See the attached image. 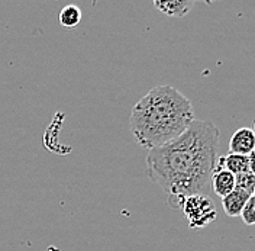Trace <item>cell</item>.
<instances>
[{"mask_svg": "<svg viewBox=\"0 0 255 251\" xmlns=\"http://www.w3.org/2000/svg\"><path fill=\"white\" fill-rule=\"evenodd\" d=\"M215 170H226L232 173L234 176H238L241 173L250 172L248 169V156H239V154H228L218 157Z\"/></svg>", "mask_w": 255, "mask_h": 251, "instance_id": "5", "label": "cell"}, {"mask_svg": "<svg viewBox=\"0 0 255 251\" xmlns=\"http://www.w3.org/2000/svg\"><path fill=\"white\" fill-rule=\"evenodd\" d=\"M219 128L210 121L194 119L173 141L148 151L146 176L178 209L184 198L205 195L218 161Z\"/></svg>", "mask_w": 255, "mask_h": 251, "instance_id": "1", "label": "cell"}, {"mask_svg": "<svg viewBox=\"0 0 255 251\" xmlns=\"http://www.w3.org/2000/svg\"><path fill=\"white\" fill-rule=\"evenodd\" d=\"M253 196H255V189H254V193H253Z\"/></svg>", "mask_w": 255, "mask_h": 251, "instance_id": "14", "label": "cell"}, {"mask_svg": "<svg viewBox=\"0 0 255 251\" xmlns=\"http://www.w3.org/2000/svg\"><path fill=\"white\" fill-rule=\"evenodd\" d=\"M81 17H83L81 9H80L79 6H76V4L64 6L63 9H61V12H60V16H58L61 26L70 28V29L79 26L80 22H81Z\"/></svg>", "mask_w": 255, "mask_h": 251, "instance_id": "9", "label": "cell"}, {"mask_svg": "<svg viewBox=\"0 0 255 251\" xmlns=\"http://www.w3.org/2000/svg\"><path fill=\"white\" fill-rule=\"evenodd\" d=\"M154 6L158 9L161 13L170 17H184L193 9L194 1H186V0H177V1H159L155 0Z\"/></svg>", "mask_w": 255, "mask_h": 251, "instance_id": "8", "label": "cell"}, {"mask_svg": "<svg viewBox=\"0 0 255 251\" xmlns=\"http://www.w3.org/2000/svg\"><path fill=\"white\" fill-rule=\"evenodd\" d=\"M194 119L189 97L173 86L162 84L133 105L129 128L136 144L149 151L180 137Z\"/></svg>", "mask_w": 255, "mask_h": 251, "instance_id": "2", "label": "cell"}, {"mask_svg": "<svg viewBox=\"0 0 255 251\" xmlns=\"http://www.w3.org/2000/svg\"><path fill=\"white\" fill-rule=\"evenodd\" d=\"M255 150V134L251 128L242 126L235 131L229 140V153L239 156H250Z\"/></svg>", "mask_w": 255, "mask_h": 251, "instance_id": "4", "label": "cell"}, {"mask_svg": "<svg viewBox=\"0 0 255 251\" xmlns=\"http://www.w3.org/2000/svg\"><path fill=\"white\" fill-rule=\"evenodd\" d=\"M190 228H205L218 218L215 202L207 195H191L181 201L180 208Z\"/></svg>", "mask_w": 255, "mask_h": 251, "instance_id": "3", "label": "cell"}, {"mask_svg": "<svg viewBox=\"0 0 255 251\" xmlns=\"http://www.w3.org/2000/svg\"><path fill=\"white\" fill-rule=\"evenodd\" d=\"M248 169L255 176V150L248 156Z\"/></svg>", "mask_w": 255, "mask_h": 251, "instance_id": "12", "label": "cell"}, {"mask_svg": "<svg viewBox=\"0 0 255 251\" xmlns=\"http://www.w3.org/2000/svg\"><path fill=\"white\" fill-rule=\"evenodd\" d=\"M235 189L245 192L247 195L253 196L255 189V176L251 172L241 173L235 176Z\"/></svg>", "mask_w": 255, "mask_h": 251, "instance_id": "10", "label": "cell"}, {"mask_svg": "<svg viewBox=\"0 0 255 251\" xmlns=\"http://www.w3.org/2000/svg\"><path fill=\"white\" fill-rule=\"evenodd\" d=\"M253 131H254V134H255V121H254V125H253V128H251Z\"/></svg>", "mask_w": 255, "mask_h": 251, "instance_id": "13", "label": "cell"}, {"mask_svg": "<svg viewBox=\"0 0 255 251\" xmlns=\"http://www.w3.org/2000/svg\"><path fill=\"white\" fill-rule=\"evenodd\" d=\"M250 195H247L245 192L235 189L234 192H231L229 195H226L222 198V208L223 212L229 217V218H237L241 217V212L244 209L245 204L248 202Z\"/></svg>", "mask_w": 255, "mask_h": 251, "instance_id": "6", "label": "cell"}, {"mask_svg": "<svg viewBox=\"0 0 255 251\" xmlns=\"http://www.w3.org/2000/svg\"><path fill=\"white\" fill-rule=\"evenodd\" d=\"M210 188L219 198H225L235 190V176L226 170H215L210 179Z\"/></svg>", "mask_w": 255, "mask_h": 251, "instance_id": "7", "label": "cell"}, {"mask_svg": "<svg viewBox=\"0 0 255 251\" xmlns=\"http://www.w3.org/2000/svg\"><path fill=\"white\" fill-rule=\"evenodd\" d=\"M241 218L245 225H255V196H250L241 212Z\"/></svg>", "mask_w": 255, "mask_h": 251, "instance_id": "11", "label": "cell"}]
</instances>
